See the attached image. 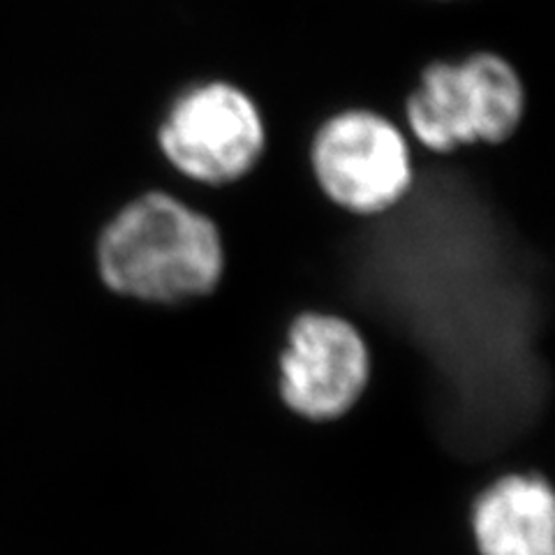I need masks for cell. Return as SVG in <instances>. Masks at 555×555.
I'll use <instances>...</instances> for the list:
<instances>
[{
  "mask_svg": "<svg viewBox=\"0 0 555 555\" xmlns=\"http://www.w3.org/2000/svg\"><path fill=\"white\" fill-rule=\"evenodd\" d=\"M371 369L369 343L350 320L304 310L287 324L278 354V398L304 422L332 424L366 393Z\"/></svg>",
  "mask_w": 555,
  "mask_h": 555,
  "instance_id": "5b68a950",
  "label": "cell"
},
{
  "mask_svg": "<svg viewBox=\"0 0 555 555\" xmlns=\"http://www.w3.org/2000/svg\"><path fill=\"white\" fill-rule=\"evenodd\" d=\"M528 100L520 69L498 51L433 59L405 98L403 130L414 149L430 155L502 146L524 126Z\"/></svg>",
  "mask_w": 555,
  "mask_h": 555,
  "instance_id": "7a4b0ae2",
  "label": "cell"
},
{
  "mask_svg": "<svg viewBox=\"0 0 555 555\" xmlns=\"http://www.w3.org/2000/svg\"><path fill=\"white\" fill-rule=\"evenodd\" d=\"M479 555H555V491L542 470L486 481L467 512Z\"/></svg>",
  "mask_w": 555,
  "mask_h": 555,
  "instance_id": "8992f818",
  "label": "cell"
},
{
  "mask_svg": "<svg viewBox=\"0 0 555 555\" xmlns=\"http://www.w3.org/2000/svg\"><path fill=\"white\" fill-rule=\"evenodd\" d=\"M155 144L181 179L230 188L248 179L267 149V126L255 98L230 79L190 83L169 102Z\"/></svg>",
  "mask_w": 555,
  "mask_h": 555,
  "instance_id": "3957f363",
  "label": "cell"
},
{
  "mask_svg": "<svg viewBox=\"0 0 555 555\" xmlns=\"http://www.w3.org/2000/svg\"><path fill=\"white\" fill-rule=\"evenodd\" d=\"M102 287L146 306H185L214 294L224 246L211 216L163 190L124 204L93 246Z\"/></svg>",
  "mask_w": 555,
  "mask_h": 555,
  "instance_id": "6da1fadb",
  "label": "cell"
},
{
  "mask_svg": "<svg viewBox=\"0 0 555 555\" xmlns=\"http://www.w3.org/2000/svg\"><path fill=\"white\" fill-rule=\"evenodd\" d=\"M308 163L322 197L354 218L389 214L414 183L405 130L361 107L322 120L310 139Z\"/></svg>",
  "mask_w": 555,
  "mask_h": 555,
  "instance_id": "277c9868",
  "label": "cell"
}]
</instances>
